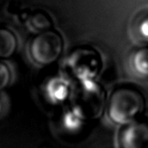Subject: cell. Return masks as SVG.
I'll return each instance as SVG.
<instances>
[{"label":"cell","mask_w":148,"mask_h":148,"mask_svg":"<svg viewBox=\"0 0 148 148\" xmlns=\"http://www.w3.org/2000/svg\"><path fill=\"white\" fill-rule=\"evenodd\" d=\"M69 108L84 121L99 118L106 107V92L95 80L77 82L71 91Z\"/></svg>","instance_id":"obj_1"},{"label":"cell","mask_w":148,"mask_h":148,"mask_svg":"<svg viewBox=\"0 0 148 148\" xmlns=\"http://www.w3.org/2000/svg\"><path fill=\"white\" fill-rule=\"evenodd\" d=\"M145 107V99L141 92L122 87L112 92L107 104V115L111 122L124 126L137 120Z\"/></svg>","instance_id":"obj_2"},{"label":"cell","mask_w":148,"mask_h":148,"mask_svg":"<svg viewBox=\"0 0 148 148\" xmlns=\"http://www.w3.org/2000/svg\"><path fill=\"white\" fill-rule=\"evenodd\" d=\"M102 67L100 54L88 46H81L69 54L65 61V69L77 82L95 80Z\"/></svg>","instance_id":"obj_3"},{"label":"cell","mask_w":148,"mask_h":148,"mask_svg":"<svg viewBox=\"0 0 148 148\" xmlns=\"http://www.w3.org/2000/svg\"><path fill=\"white\" fill-rule=\"evenodd\" d=\"M63 39L56 31L38 33L29 45V54L36 63L46 66L56 62L63 52Z\"/></svg>","instance_id":"obj_4"},{"label":"cell","mask_w":148,"mask_h":148,"mask_svg":"<svg viewBox=\"0 0 148 148\" xmlns=\"http://www.w3.org/2000/svg\"><path fill=\"white\" fill-rule=\"evenodd\" d=\"M121 148H148V122L135 120L120 132Z\"/></svg>","instance_id":"obj_5"},{"label":"cell","mask_w":148,"mask_h":148,"mask_svg":"<svg viewBox=\"0 0 148 148\" xmlns=\"http://www.w3.org/2000/svg\"><path fill=\"white\" fill-rule=\"evenodd\" d=\"M44 91L51 103L60 105L71 97L72 89L67 79L63 76H54L48 80Z\"/></svg>","instance_id":"obj_6"},{"label":"cell","mask_w":148,"mask_h":148,"mask_svg":"<svg viewBox=\"0 0 148 148\" xmlns=\"http://www.w3.org/2000/svg\"><path fill=\"white\" fill-rule=\"evenodd\" d=\"M18 40L12 30L0 28V60L8 59L16 51Z\"/></svg>","instance_id":"obj_7"},{"label":"cell","mask_w":148,"mask_h":148,"mask_svg":"<svg viewBox=\"0 0 148 148\" xmlns=\"http://www.w3.org/2000/svg\"><path fill=\"white\" fill-rule=\"evenodd\" d=\"M131 65L138 75L148 76V46L139 48L133 53Z\"/></svg>","instance_id":"obj_8"},{"label":"cell","mask_w":148,"mask_h":148,"mask_svg":"<svg viewBox=\"0 0 148 148\" xmlns=\"http://www.w3.org/2000/svg\"><path fill=\"white\" fill-rule=\"evenodd\" d=\"M27 25L31 31L38 34L49 30L52 26V22L49 16H47L44 13H36L29 18Z\"/></svg>","instance_id":"obj_9"},{"label":"cell","mask_w":148,"mask_h":148,"mask_svg":"<svg viewBox=\"0 0 148 148\" xmlns=\"http://www.w3.org/2000/svg\"><path fill=\"white\" fill-rule=\"evenodd\" d=\"M63 123H64L65 127L69 130L79 129V128L82 127V126L84 124V121L77 114L74 113L71 108H69V110L66 111V113L64 114Z\"/></svg>","instance_id":"obj_10"},{"label":"cell","mask_w":148,"mask_h":148,"mask_svg":"<svg viewBox=\"0 0 148 148\" xmlns=\"http://www.w3.org/2000/svg\"><path fill=\"white\" fill-rule=\"evenodd\" d=\"M10 69L5 62L0 61V91L5 89L10 82Z\"/></svg>","instance_id":"obj_11"},{"label":"cell","mask_w":148,"mask_h":148,"mask_svg":"<svg viewBox=\"0 0 148 148\" xmlns=\"http://www.w3.org/2000/svg\"><path fill=\"white\" fill-rule=\"evenodd\" d=\"M139 34L141 35V37L148 41V16L145 17L143 20L140 22L138 26Z\"/></svg>","instance_id":"obj_12"},{"label":"cell","mask_w":148,"mask_h":148,"mask_svg":"<svg viewBox=\"0 0 148 148\" xmlns=\"http://www.w3.org/2000/svg\"><path fill=\"white\" fill-rule=\"evenodd\" d=\"M1 111H2V103H1V100H0V114H1Z\"/></svg>","instance_id":"obj_13"}]
</instances>
